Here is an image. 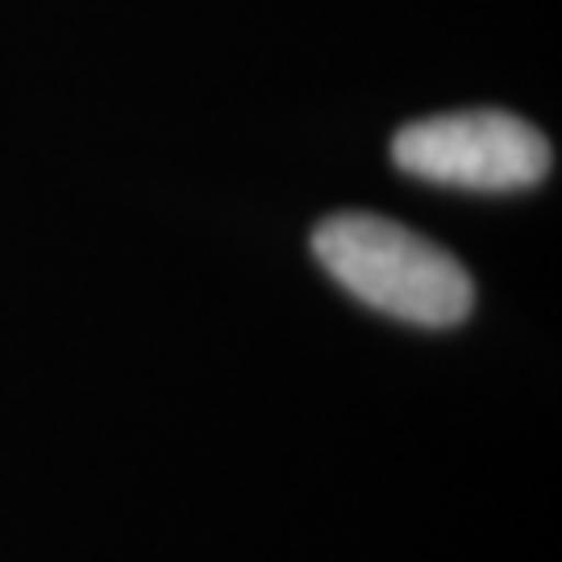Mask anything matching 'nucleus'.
Instances as JSON below:
<instances>
[{
	"mask_svg": "<svg viewBox=\"0 0 562 562\" xmlns=\"http://www.w3.org/2000/svg\"><path fill=\"white\" fill-rule=\"evenodd\" d=\"M313 255L355 301L396 322L446 329L459 325L475 304V283L462 271V262L392 217H325L313 229Z\"/></svg>",
	"mask_w": 562,
	"mask_h": 562,
	"instance_id": "f257e3e1",
	"label": "nucleus"
},
{
	"mask_svg": "<svg viewBox=\"0 0 562 562\" xmlns=\"http://www.w3.org/2000/svg\"><path fill=\"white\" fill-rule=\"evenodd\" d=\"M550 142L517 113L462 109L408 121L392 138L404 176L467 192H521L550 176Z\"/></svg>",
	"mask_w": 562,
	"mask_h": 562,
	"instance_id": "f03ea898",
	"label": "nucleus"
}]
</instances>
